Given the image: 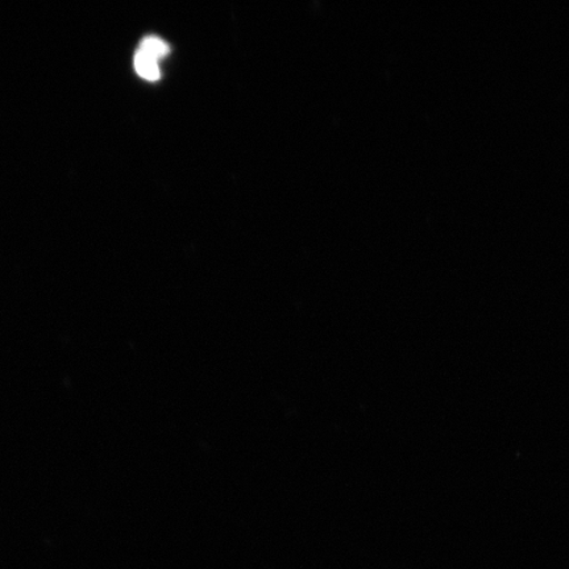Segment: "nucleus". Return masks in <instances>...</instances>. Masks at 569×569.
Masks as SVG:
<instances>
[{"label":"nucleus","instance_id":"f257e3e1","mask_svg":"<svg viewBox=\"0 0 569 569\" xmlns=\"http://www.w3.org/2000/svg\"><path fill=\"white\" fill-rule=\"evenodd\" d=\"M159 62L160 61L153 59V57L148 56L138 49L137 54H134L133 66L142 80L156 82L159 81L161 77Z\"/></svg>","mask_w":569,"mask_h":569},{"label":"nucleus","instance_id":"f03ea898","mask_svg":"<svg viewBox=\"0 0 569 569\" xmlns=\"http://www.w3.org/2000/svg\"><path fill=\"white\" fill-rule=\"evenodd\" d=\"M139 51L153 57V59L160 61L163 57L169 54V46L166 41L158 38V36H148L140 42Z\"/></svg>","mask_w":569,"mask_h":569}]
</instances>
